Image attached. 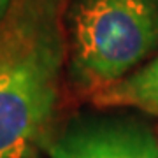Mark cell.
<instances>
[{
  "label": "cell",
  "instance_id": "6da1fadb",
  "mask_svg": "<svg viewBox=\"0 0 158 158\" xmlns=\"http://www.w3.org/2000/svg\"><path fill=\"white\" fill-rule=\"evenodd\" d=\"M69 0H12L0 23V158H44L69 67Z\"/></svg>",
  "mask_w": 158,
  "mask_h": 158
},
{
  "label": "cell",
  "instance_id": "7a4b0ae2",
  "mask_svg": "<svg viewBox=\"0 0 158 158\" xmlns=\"http://www.w3.org/2000/svg\"><path fill=\"white\" fill-rule=\"evenodd\" d=\"M67 83L90 98L158 55V0H69Z\"/></svg>",
  "mask_w": 158,
  "mask_h": 158
},
{
  "label": "cell",
  "instance_id": "3957f363",
  "mask_svg": "<svg viewBox=\"0 0 158 158\" xmlns=\"http://www.w3.org/2000/svg\"><path fill=\"white\" fill-rule=\"evenodd\" d=\"M46 155L49 158H158V135L137 116L83 113L56 127Z\"/></svg>",
  "mask_w": 158,
  "mask_h": 158
},
{
  "label": "cell",
  "instance_id": "277c9868",
  "mask_svg": "<svg viewBox=\"0 0 158 158\" xmlns=\"http://www.w3.org/2000/svg\"><path fill=\"white\" fill-rule=\"evenodd\" d=\"M88 100L98 109H137L158 118V55Z\"/></svg>",
  "mask_w": 158,
  "mask_h": 158
},
{
  "label": "cell",
  "instance_id": "5b68a950",
  "mask_svg": "<svg viewBox=\"0 0 158 158\" xmlns=\"http://www.w3.org/2000/svg\"><path fill=\"white\" fill-rule=\"evenodd\" d=\"M11 4H12V0H0V23L4 21V18H6Z\"/></svg>",
  "mask_w": 158,
  "mask_h": 158
}]
</instances>
